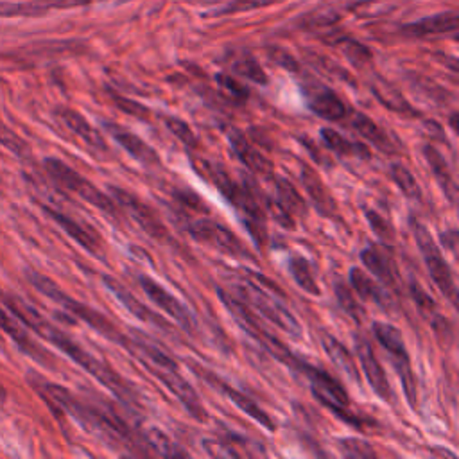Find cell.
<instances>
[{
  "instance_id": "obj_1",
  "label": "cell",
  "mask_w": 459,
  "mask_h": 459,
  "mask_svg": "<svg viewBox=\"0 0 459 459\" xmlns=\"http://www.w3.org/2000/svg\"><path fill=\"white\" fill-rule=\"evenodd\" d=\"M5 305L11 308V312L30 330H34L43 339L56 344L63 353H66L74 362H77L82 369H86L91 377H95L104 387H108L117 398H120L126 403H136L138 396L136 391L127 384L115 369H111L106 362L100 359H95L91 353H88L84 348H81L74 339H70L65 332L50 325L39 312H36L30 305L23 303L22 299L14 296L2 294Z\"/></svg>"
},
{
  "instance_id": "obj_2",
  "label": "cell",
  "mask_w": 459,
  "mask_h": 459,
  "mask_svg": "<svg viewBox=\"0 0 459 459\" xmlns=\"http://www.w3.org/2000/svg\"><path fill=\"white\" fill-rule=\"evenodd\" d=\"M27 278H29V281H30L43 296H47V298H50L52 301H56L57 305H61V307H63L66 312H70L74 317L84 321V323L90 325L95 332L102 333L106 339L117 342V344H120V346H124L126 350L129 348V341H131V339L126 337L106 316H102V314L97 312L95 308H91V307H88V305L77 301L75 298L68 296L56 281H52L50 278L43 276V274L38 273V271H29V273H27Z\"/></svg>"
},
{
  "instance_id": "obj_3",
  "label": "cell",
  "mask_w": 459,
  "mask_h": 459,
  "mask_svg": "<svg viewBox=\"0 0 459 459\" xmlns=\"http://www.w3.org/2000/svg\"><path fill=\"white\" fill-rule=\"evenodd\" d=\"M217 294L222 301V305L230 310V314L233 316V319L237 321V325L251 337L255 339L265 351H269L271 355H274L278 360H281L287 366L292 368H299L301 360L273 333H269L255 317L251 307L242 299V298H235L233 294L226 292L224 289H217Z\"/></svg>"
},
{
  "instance_id": "obj_4",
  "label": "cell",
  "mask_w": 459,
  "mask_h": 459,
  "mask_svg": "<svg viewBox=\"0 0 459 459\" xmlns=\"http://www.w3.org/2000/svg\"><path fill=\"white\" fill-rule=\"evenodd\" d=\"M244 283L238 285V296L253 308H256L265 319H269L273 325H276L280 330L287 332L290 337L299 339L301 337V325L292 316V312L278 299L276 294L271 290L260 287L249 278H244Z\"/></svg>"
},
{
  "instance_id": "obj_5",
  "label": "cell",
  "mask_w": 459,
  "mask_h": 459,
  "mask_svg": "<svg viewBox=\"0 0 459 459\" xmlns=\"http://www.w3.org/2000/svg\"><path fill=\"white\" fill-rule=\"evenodd\" d=\"M47 174L63 188L70 190L72 194L79 195L81 199H84L86 203L93 204L95 208L106 212L109 217H117L120 215V210L117 206V203L108 197L106 194H102L91 181H88L86 178H82L79 172H75L70 165H66L65 161H61L59 158H47L43 161Z\"/></svg>"
},
{
  "instance_id": "obj_6",
  "label": "cell",
  "mask_w": 459,
  "mask_h": 459,
  "mask_svg": "<svg viewBox=\"0 0 459 459\" xmlns=\"http://www.w3.org/2000/svg\"><path fill=\"white\" fill-rule=\"evenodd\" d=\"M310 382V389L312 394L325 405L328 407L337 418L346 420L351 425H360L359 418H353V414L350 412V398L348 393L344 391L342 384L333 378L332 375H328L323 369H317L307 362H301L298 368Z\"/></svg>"
},
{
  "instance_id": "obj_7",
  "label": "cell",
  "mask_w": 459,
  "mask_h": 459,
  "mask_svg": "<svg viewBox=\"0 0 459 459\" xmlns=\"http://www.w3.org/2000/svg\"><path fill=\"white\" fill-rule=\"evenodd\" d=\"M411 230L414 235V240L420 247V253L423 256V262L429 269L430 278L436 281V285L439 287V290L450 299L452 305L457 303V290H455V281L452 276V271L448 267V264L445 262L437 244L434 242L432 235L429 233V230L418 222V221H411Z\"/></svg>"
},
{
  "instance_id": "obj_8",
  "label": "cell",
  "mask_w": 459,
  "mask_h": 459,
  "mask_svg": "<svg viewBox=\"0 0 459 459\" xmlns=\"http://www.w3.org/2000/svg\"><path fill=\"white\" fill-rule=\"evenodd\" d=\"M185 228L192 238L204 242L224 255L238 256V258H251V253L244 247V244L238 240V237L233 231H230L226 226H222L215 221H210V219L188 221Z\"/></svg>"
},
{
  "instance_id": "obj_9",
  "label": "cell",
  "mask_w": 459,
  "mask_h": 459,
  "mask_svg": "<svg viewBox=\"0 0 459 459\" xmlns=\"http://www.w3.org/2000/svg\"><path fill=\"white\" fill-rule=\"evenodd\" d=\"M109 194L111 199L127 210V213L133 217V221L152 238H169L167 235V228L163 226V222L158 219V215L152 212L151 206H147L145 203H142L136 195H133L131 192L120 188V186H109Z\"/></svg>"
},
{
  "instance_id": "obj_10",
  "label": "cell",
  "mask_w": 459,
  "mask_h": 459,
  "mask_svg": "<svg viewBox=\"0 0 459 459\" xmlns=\"http://www.w3.org/2000/svg\"><path fill=\"white\" fill-rule=\"evenodd\" d=\"M154 377H158L183 403V407L188 411V414L199 421L206 420V411L201 403V398L194 391V387L181 377L178 366H149L147 368Z\"/></svg>"
},
{
  "instance_id": "obj_11",
  "label": "cell",
  "mask_w": 459,
  "mask_h": 459,
  "mask_svg": "<svg viewBox=\"0 0 459 459\" xmlns=\"http://www.w3.org/2000/svg\"><path fill=\"white\" fill-rule=\"evenodd\" d=\"M355 351H357L359 362L362 366V371H364L371 389L375 391V394L380 396L385 402H391L393 400V391H391L389 380L384 373V368L378 362V359H377V355L371 348V342L366 337L357 335L355 337Z\"/></svg>"
},
{
  "instance_id": "obj_12",
  "label": "cell",
  "mask_w": 459,
  "mask_h": 459,
  "mask_svg": "<svg viewBox=\"0 0 459 459\" xmlns=\"http://www.w3.org/2000/svg\"><path fill=\"white\" fill-rule=\"evenodd\" d=\"M140 285L143 289V292L165 312L169 314L178 325H181L185 330H192L194 323H192V317L188 314V310L181 305V301H178L167 289H163L158 281H154L152 278L149 276H140Z\"/></svg>"
},
{
  "instance_id": "obj_13",
  "label": "cell",
  "mask_w": 459,
  "mask_h": 459,
  "mask_svg": "<svg viewBox=\"0 0 459 459\" xmlns=\"http://www.w3.org/2000/svg\"><path fill=\"white\" fill-rule=\"evenodd\" d=\"M204 450L215 457H251V455H264L265 450L258 445L242 437L233 432H226L215 439L203 441Z\"/></svg>"
},
{
  "instance_id": "obj_14",
  "label": "cell",
  "mask_w": 459,
  "mask_h": 459,
  "mask_svg": "<svg viewBox=\"0 0 459 459\" xmlns=\"http://www.w3.org/2000/svg\"><path fill=\"white\" fill-rule=\"evenodd\" d=\"M0 328L13 339V342L23 351L27 353L30 359L38 360L39 364H43L45 368H54V357L45 350L41 348L30 335L29 332L18 325L11 316H7V312L0 307Z\"/></svg>"
},
{
  "instance_id": "obj_15",
  "label": "cell",
  "mask_w": 459,
  "mask_h": 459,
  "mask_svg": "<svg viewBox=\"0 0 459 459\" xmlns=\"http://www.w3.org/2000/svg\"><path fill=\"white\" fill-rule=\"evenodd\" d=\"M43 210H45V213H47L52 221H56V222L65 230V233H66L68 237H72L79 246H82L86 251H90V253H93V255L100 253V237H99L90 226H86L84 222H81V221L74 219L72 215H66V213H63V212L56 210V208L43 206Z\"/></svg>"
},
{
  "instance_id": "obj_16",
  "label": "cell",
  "mask_w": 459,
  "mask_h": 459,
  "mask_svg": "<svg viewBox=\"0 0 459 459\" xmlns=\"http://www.w3.org/2000/svg\"><path fill=\"white\" fill-rule=\"evenodd\" d=\"M203 377L212 384V385H215L224 396H228L240 411H244L249 418H253L255 421H258L262 427H265L267 430H276V423H274V420H273V416H269L256 402H253L247 394H244V393H240V391H237V389H233V387H230L228 384H224L222 380H219L217 377H213L212 373H208V371H203Z\"/></svg>"
},
{
  "instance_id": "obj_17",
  "label": "cell",
  "mask_w": 459,
  "mask_h": 459,
  "mask_svg": "<svg viewBox=\"0 0 459 459\" xmlns=\"http://www.w3.org/2000/svg\"><path fill=\"white\" fill-rule=\"evenodd\" d=\"M102 281H104L106 289H108L111 294H115V298H117L133 316H136L138 319H142V321H145V323H151V325H154V326L169 328V323H167L161 316H158V314L152 312L147 305H143V303H142L133 292H129L118 280H115L113 276L104 274V276H102Z\"/></svg>"
},
{
  "instance_id": "obj_18",
  "label": "cell",
  "mask_w": 459,
  "mask_h": 459,
  "mask_svg": "<svg viewBox=\"0 0 459 459\" xmlns=\"http://www.w3.org/2000/svg\"><path fill=\"white\" fill-rule=\"evenodd\" d=\"M104 127L117 140V143L124 151H127L134 160L142 161L143 165H158L160 163L158 152L149 143H145L140 136H136L131 131H127V129H124V127H120L117 124H111V122H106Z\"/></svg>"
},
{
  "instance_id": "obj_19",
  "label": "cell",
  "mask_w": 459,
  "mask_h": 459,
  "mask_svg": "<svg viewBox=\"0 0 459 459\" xmlns=\"http://www.w3.org/2000/svg\"><path fill=\"white\" fill-rule=\"evenodd\" d=\"M301 183L307 190V194L310 195L316 210L323 215V217H337V204L332 197V194L326 190L325 183L321 181V178L317 176V172L314 169H310L308 165L301 163Z\"/></svg>"
},
{
  "instance_id": "obj_20",
  "label": "cell",
  "mask_w": 459,
  "mask_h": 459,
  "mask_svg": "<svg viewBox=\"0 0 459 459\" xmlns=\"http://www.w3.org/2000/svg\"><path fill=\"white\" fill-rule=\"evenodd\" d=\"M308 108L317 117L326 118V120H333V122L342 120L348 115V108L342 102V99L335 91H332L325 86L310 88V91H308Z\"/></svg>"
},
{
  "instance_id": "obj_21",
  "label": "cell",
  "mask_w": 459,
  "mask_h": 459,
  "mask_svg": "<svg viewBox=\"0 0 459 459\" xmlns=\"http://www.w3.org/2000/svg\"><path fill=\"white\" fill-rule=\"evenodd\" d=\"M226 134H228V140H230V145H231L233 152L238 156V160L247 169H251L253 172L262 174V176H271L273 163L265 156H262L256 149H253L251 143L246 140V136L240 131H237L235 127H230L226 131Z\"/></svg>"
},
{
  "instance_id": "obj_22",
  "label": "cell",
  "mask_w": 459,
  "mask_h": 459,
  "mask_svg": "<svg viewBox=\"0 0 459 459\" xmlns=\"http://www.w3.org/2000/svg\"><path fill=\"white\" fill-rule=\"evenodd\" d=\"M457 23H459L457 13L448 11V13H439V14L423 18L420 22L409 23L402 29V32H405L409 36H416V38L434 36V34H455Z\"/></svg>"
},
{
  "instance_id": "obj_23",
  "label": "cell",
  "mask_w": 459,
  "mask_h": 459,
  "mask_svg": "<svg viewBox=\"0 0 459 459\" xmlns=\"http://www.w3.org/2000/svg\"><path fill=\"white\" fill-rule=\"evenodd\" d=\"M57 115L65 122V126L77 138H81L88 147H91L95 151H108V145H106L104 138L100 136V133L81 113H77L75 109H70V108H59Z\"/></svg>"
},
{
  "instance_id": "obj_24",
  "label": "cell",
  "mask_w": 459,
  "mask_h": 459,
  "mask_svg": "<svg viewBox=\"0 0 459 459\" xmlns=\"http://www.w3.org/2000/svg\"><path fill=\"white\" fill-rule=\"evenodd\" d=\"M323 350L326 351V355L332 359V362L335 364V368L341 373H344L355 384L360 382L359 368L355 364V359L351 357V353L344 348V344L339 339H335L333 335L325 333L323 335Z\"/></svg>"
},
{
  "instance_id": "obj_25",
  "label": "cell",
  "mask_w": 459,
  "mask_h": 459,
  "mask_svg": "<svg viewBox=\"0 0 459 459\" xmlns=\"http://www.w3.org/2000/svg\"><path fill=\"white\" fill-rule=\"evenodd\" d=\"M360 260L362 264L373 273L380 281L385 285H394L396 283V267L389 256H385L380 249L369 246L360 251Z\"/></svg>"
},
{
  "instance_id": "obj_26",
  "label": "cell",
  "mask_w": 459,
  "mask_h": 459,
  "mask_svg": "<svg viewBox=\"0 0 459 459\" xmlns=\"http://www.w3.org/2000/svg\"><path fill=\"white\" fill-rule=\"evenodd\" d=\"M423 154L427 158V163L430 165V170L434 172V178L439 181L443 192L446 194V197L450 201L455 199V183L450 172V167L446 163V160L443 158V154L434 147V145H425L423 147Z\"/></svg>"
},
{
  "instance_id": "obj_27",
  "label": "cell",
  "mask_w": 459,
  "mask_h": 459,
  "mask_svg": "<svg viewBox=\"0 0 459 459\" xmlns=\"http://www.w3.org/2000/svg\"><path fill=\"white\" fill-rule=\"evenodd\" d=\"M321 140L323 143L335 154L339 156H359L362 160L369 158V149L364 143L359 142H350L348 138H344L341 133H337L335 129L330 127H323L321 129Z\"/></svg>"
},
{
  "instance_id": "obj_28",
  "label": "cell",
  "mask_w": 459,
  "mask_h": 459,
  "mask_svg": "<svg viewBox=\"0 0 459 459\" xmlns=\"http://www.w3.org/2000/svg\"><path fill=\"white\" fill-rule=\"evenodd\" d=\"M350 283L353 287V290L362 298V299H369L375 301L380 307H387L389 305V296L382 290V287H378L373 278H369L362 269L359 267H351L350 269Z\"/></svg>"
},
{
  "instance_id": "obj_29",
  "label": "cell",
  "mask_w": 459,
  "mask_h": 459,
  "mask_svg": "<svg viewBox=\"0 0 459 459\" xmlns=\"http://www.w3.org/2000/svg\"><path fill=\"white\" fill-rule=\"evenodd\" d=\"M351 126H353V129H355L362 138H366L368 142H371L377 149H380V151H384V152H393V151H394V147H393L389 136L385 134V131H384L378 124H375L371 118H368L366 115L355 113V115H353V120H351Z\"/></svg>"
},
{
  "instance_id": "obj_30",
  "label": "cell",
  "mask_w": 459,
  "mask_h": 459,
  "mask_svg": "<svg viewBox=\"0 0 459 459\" xmlns=\"http://www.w3.org/2000/svg\"><path fill=\"white\" fill-rule=\"evenodd\" d=\"M409 290H411V296H412V299H414V303H416L418 310L421 312V316H423V317H427V319L430 321V325L434 326V330H436V332H443V328L450 330L448 321H446V319H443V317L439 316V312H437V307H436L434 299H432V298H430V296L421 289V285H420V283L411 281Z\"/></svg>"
},
{
  "instance_id": "obj_31",
  "label": "cell",
  "mask_w": 459,
  "mask_h": 459,
  "mask_svg": "<svg viewBox=\"0 0 459 459\" xmlns=\"http://www.w3.org/2000/svg\"><path fill=\"white\" fill-rule=\"evenodd\" d=\"M371 330H373V335L377 337V341L382 344V348L385 351H389L391 357L407 355L403 337H402V333H400V330L396 326H393L389 323L377 321V323L371 325Z\"/></svg>"
},
{
  "instance_id": "obj_32",
  "label": "cell",
  "mask_w": 459,
  "mask_h": 459,
  "mask_svg": "<svg viewBox=\"0 0 459 459\" xmlns=\"http://www.w3.org/2000/svg\"><path fill=\"white\" fill-rule=\"evenodd\" d=\"M289 271H290L294 281L298 283V287H301L307 294H312V296L319 294V287L314 278L312 267L305 256H299V255L292 256L289 260Z\"/></svg>"
},
{
  "instance_id": "obj_33",
  "label": "cell",
  "mask_w": 459,
  "mask_h": 459,
  "mask_svg": "<svg viewBox=\"0 0 459 459\" xmlns=\"http://www.w3.org/2000/svg\"><path fill=\"white\" fill-rule=\"evenodd\" d=\"M145 446L151 448L154 454L163 455V457H186L188 454L179 448L176 443L170 441L167 434H163L160 429H149L143 432Z\"/></svg>"
},
{
  "instance_id": "obj_34",
  "label": "cell",
  "mask_w": 459,
  "mask_h": 459,
  "mask_svg": "<svg viewBox=\"0 0 459 459\" xmlns=\"http://www.w3.org/2000/svg\"><path fill=\"white\" fill-rule=\"evenodd\" d=\"M274 186H276V194H278V201L290 212L296 215H305L307 213V203L301 197V194L298 192V188L283 179V178H276L274 179Z\"/></svg>"
},
{
  "instance_id": "obj_35",
  "label": "cell",
  "mask_w": 459,
  "mask_h": 459,
  "mask_svg": "<svg viewBox=\"0 0 459 459\" xmlns=\"http://www.w3.org/2000/svg\"><path fill=\"white\" fill-rule=\"evenodd\" d=\"M391 178L396 183V186L402 190V194L409 199H421V188L416 181V178L411 174V170L407 167H403L402 163H393L389 167Z\"/></svg>"
},
{
  "instance_id": "obj_36",
  "label": "cell",
  "mask_w": 459,
  "mask_h": 459,
  "mask_svg": "<svg viewBox=\"0 0 459 459\" xmlns=\"http://www.w3.org/2000/svg\"><path fill=\"white\" fill-rule=\"evenodd\" d=\"M231 68L235 74L253 81V82H258V84H265L267 82V75L264 72V68L255 61L253 56L249 54H240L237 56L233 61H231Z\"/></svg>"
},
{
  "instance_id": "obj_37",
  "label": "cell",
  "mask_w": 459,
  "mask_h": 459,
  "mask_svg": "<svg viewBox=\"0 0 459 459\" xmlns=\"http://www.w3.org/2000/svg\"><path fill=\"white\" fill-rule=\"evenodd\" d=\"M0 143L5 145L11 152H14L20 158H29L30 156L29 143L22 136H18L11 127H7L2 120H0Z\"/></svg>"
},
{
  "instance_id": "obj_38",
  "label": "cell",
  "mask_w": 459,
  "mask_h": 459,
  "mask_svg": "<svg viewBox=\"0 0 459 459\" xmlns=\"http://www.w3.org/2000/svg\"><path fill=\"white\" fill-rule=\"evenodd\" d=\"M335 296H337V301H339V305L342 307V310H344L350 317H353V321L360 323L364 310H362V307L359 305V301L355 299L353 292H351L344 283H337V285H335Z\"/></svg>"
},
{
  "instance_id": "obj_39",
  "label": "cell",
  "mask_w": 459,
  "mask_h": 459,
  "mask_svg": "<svg viewBox=\"0 0 459 459\" xmlns=\"http://www.w3.org/2000/svg\"><path fill=\"white\" fill-rule=\"evenodd\" d=\"M339 448L346 457H355V459H371L375 457V450L369 443L357 439V437H344L339 441Z\"/></svg>"
},
{
  "instance_id": "obj_40",
  "label": "cell",
  "mask_w": 459,
  "mask_h": 459,
  "mask_svg": "<svg viewBox=\"0 0 459 459\" xmlns=\"http://www.w3.org/2000/svg\"><path fill=\"white\" fill-rule=\"evenodd\" d=\"M262 197H264V206H265L267 213L274 219L276 224H280V226H283L287 230H294L296 228L292 213L278 199H273L269 195H262Z\"/></svg>"
},
{
  "instance_id": "obj_41",
  "label": "cell",
  "mask_w": 459,
  "mask_h": 459,
  "mask_svg": "<svg viewBox=\"0 0 459 459\" xmlns=\"http://www.w3.org/2000/svg\"><path fill=\"white\" fill-rule=\"evenodd\" d=\"M215 81L221 86V90L224 93H228L233 100H238V102H246L247 100L249 90L242 82H238L235 77H231L228 74H217Z\"/></svg>"
},
{
  "instance_id": "obj_42",
  "label": "cell",
  "mask_w": 459,
  "mask_h": 459,
  "mask_svg": "<svg viewBox=\"0 0 459 459\" xmlns=\"http://www.w3.org/2000/svg\"><path fill=\"white\" fill-rule=\"evenodd\" d=\"M165 124H167L169 131H170L178 140H181V142L185 143V147H190V149H195V147H197V138H195L194 131L190 129V126H188L186 122H183V120H179V118H176V117H170V118L165 120Z\"/></svg>"
},
{
  "instance_id": "obj_43",
  "label": "cell",
  "mask_w": 459,
  "mask_h": 459,
  "mask_svg": "<svg viewBox=\"0 0 459 459\" xmlns=\"http://www.w3.org/2000/svg\"><path fill=\"white\" fill-rule=\"evenodd\" d=\"M375 93H377L378 100H380L384 106H387L389 109H393V111H396V113H402V115H405V113H414V109L403 100V97H400L396 91L389 90L387 86H384V91H382L380 88H375Z\"/></svg>"
},
{
  "instance_id": "obj_44",
  "label": "cell",
  "mask_w": 459,
  "mask_h": 459,
  "mask_svg": "<svg viewBox=\"0 0 459 459\" xmlns=\"http://www.w3.org/2000/svg\"><path fill=\"white\" fill-rule=\"evenodd\" d=\"M366 219H368L371 230L377 233L378 238H382V240H385V242H391V240H393L394 231H393L391 224H389L380 213H377L375 210H366Z\"/></svg>"
},
{
  "instance_id": "obj_45",
  "label": "cell",
  "mask_w": 459,
  "mask_h": 459,
  "mask_svg": "<svg viewBox=\"0 0 459 459\" xmlns=\"http://www.w3.org/2000/svg\"><path fill=\"white\" fill-rule=\"evenodd\" d=\"M111 100L115 102V106L118 108V109H122L124 113H127V115H133V117H136V118H149V108H145L143 104H140V102H136V100H131V99H126V97H122V95H118V93H111Z\"/></svg>"
},
{
  "instance_id": "obj_46",
  "label": "cell",
  "mask_w": 459,
  "mask_h": 459,
  "mask_svg": "<svg viewBox=\"0 0 459 459\" xmlns=\"http://www.w3.org/2000/svg\"><path fill=\"white\" fill-rule=\"evenodd\" d=\"M178 197H179V203L186 204L188 208H194V210H204V204L201 203V199H199L197 195L190 194V192H181V194H178Z\"/></svg>"
},
{
  "instance_id": "obj_47",
  "label": "cell",
  "mask_w": 459,
  "mask_h": 459,
  "mask_svg": "<svg viewBox=\"0 0 459 459\" xmlns=\"http://www.w3.org/2000/svg\"><path fill=\"white\" fill-rule=\"evenodd\" d=\"M271 59H274L276 63H280L281 66H285V68H289V70H296V68H298L296 61H294L289 54H283V52H271Z\"/></svg>"
},
{
  "instance_id": "obj_48",
  "label": "cell",
  "mask_w": 459,
  "mask_h": 459,
  "mask_svg": "<svg viewBox=\"0 0 459 459\" xmlns=\"http://www.w3.org/2000/svg\"><path fill=\"white\" fill-rule=\"evenodd\" d=\"M441 242H443L448 249L455 251V244H457V231H455V230H450V231L441 233Z\"/></svg>"
},
{
  "instance_id": "obj_49",
  "label": "cell",
  "mask_w": 459,
  "mask_h": 459,
  "mask_svg": "<svg viewBox=\"0 0 459 459\" xmlns=\"http://www.w3.org/2000/svg\"><path fill=\"white\" fill-rule=\"evenodd\" d=\"M450 124H452V129H454V131H457V113H452V117H450Z\"/></svg>"
},
{
  "instance_id": "obj_50",
  "label": "cell",
  "mask_w": 459,
  "mask_h": 459,
  "mask_svg": "<svg viewBox=\"0 0 459 459\" xmlns=\"http://www.w3.org/2000/svg\"><path fill=\"white\" fill-rule=\"evenodd\" d=\"M5 398V391L0 387V400H4Z\"/></svg>"
}]
</instances>
